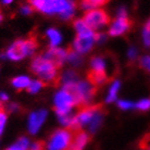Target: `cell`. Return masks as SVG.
<instances>
[{"label":"cell","mask_w":150,"mask_h":150,"mask_svg":"<svg viewBox=\"0 0 150 150\" xmlns=\"http://www.w3.org/2000/svg\"><path fill=\"white\" fill-rule=\"evenodd\" d=\"M119 107L123 110H127V109L133 108V107H135V105H134L133 102L125 101V100H121V101H119Z\"/></svg>","instance_id":"d4e9b609"},{"label":"cell","mask_w":150,"mask_h":150,"mask_svg":"<svg viewBox=\"0 0 150 150\" xmlns=\"http://www.w3.org/2000/svg\"><path fill=\"white\" fill-rule=\"evenodd\" d=\"M30 7L47 14L58 13L62 19H70L75 10V4L71 0H27Z\"/></svg>","instance_id":"7a4b0ae2"},{"label":"cell","mask_w":150,"mask_h":150,"mask_svg":"<svg viewBox=\"0 0 150 150\" xmlns=\"http://www.w3.org/2000/svg\"><path fill=\"white\" fill-rule=\"evenodd\" d=\"M0 97H1V99H2L4 101H6V100H8V97H7V96H6V95H4V94H1V96H0Z\"/></svg>","instance_id":"83f0119b"},{"label":"cell","mask_w":150,"mask_h":150,"mask_svg":"<svg viewBox=\"0 0 150 150\" xmlns=\"http://www.w3.org/2000/svg\"><path fill=\"white\" fill-rule=\"evenodd\" d=\"M33 11H34V9L30 6H25V7L22 8V13H24V14H30Z\"/></svg>","instance_id":"484cf974"},{"label":"cell","mask_w":150,"mask_h":150,"mask_svg":"<svg viewBox=\"0 0 150 150\" xmlns=\"http://www.w3.org/2000/svg\"><path fill=\"white\" fill-rule=\"evenodd\" d=\"M46 148L45 143L42 142H36L30 146V150H44Z\"/></svg>","instance_id":"cb8c5ba5"},{"label":"cell","mask_w":150,"mask_h":150,"mask_svg":"<svg viewBox=\"0 0 150 150\" xmlns=\"http://www.w3.org/2000/svg\"><path fill=\"white\" fill-rule=\"evenodd\" d=\"M136 56H137V52H136V50L134 48L129 49V51H128V57H129V59H135Z\"/></svg>","instance_id":"4316f807"},{"label":"cell","mask_w":150,"mask_h":150,"mask_svg":"<svg viewBox=\"0 0 150 150\" xmlns=\"http://www.w3.org/2000/svg\"><path fill=\"white\" fill-rule=\"evenodd\" d=\"M30 79L27 76H19L12 79V85L14 86L15 89H18L19 91H21L22 89H25L30 86Z\"/></svg>","instance_id":"5bb4252c"},{"label":"cell","mask_w":150,"mask_h":150,"mask_svg":"<svg viewBox=\"0 0 150 150\" xmlns=\"http://www.w3.org/2000/svg\"><path fill=\"white\" fill-rule=\"evenodd\" d=\"M60 69L57 64L47 60L42 56L36 57L30 65V71L37 76L39 81L47 85H59L61 82Z\"/></svg>","instance_id":"6da1fadb"},{"label":"cell","mask_w":150,"mask_h":150,"mask_svg":"<svg viewBox=\"0 0 150 150\" xmlns=\"http://www.w3.org/2000/svg\"><path fill=\"white\" fill-rule=\"evenodd\" d=\"M46 116H47V112L45 110H40L38 112L32 113L28 119V131L30 134H36L40 126L42 125L44 121L46 120Z\"/></svg>","instance_id":"9c48e42d"},{"label":"cell","mask_w":150,"mask_h":150,"mask_svg":"<svg viewBox=\"0 0 150 150\" xmlns=\"http://www.w3.org/2000/svg\"><path fill=\"white\" fill-rule=\"evenodd\" d=\"M143 40L147 47H150V19L147 21L143 30Z\"/></svg>","instance_id":"d6986e66"},{"label":"cell","mask_w":150,"mask_h":150,"mask_svg":"<svg viewBox=\"0 0 150 150\" xmlns=\"http://www.w3.org/2000/svg\"><path fill=\"white\" fill-rule=\"evenodd\" d=\"M2 20V14H1V12H0V21Z\"/></svg>","instance_id":"4dcf8cb0"},{"label":"cell","mask_w":150,"mask_h":150,"mask_svg":"<svg viewBox=\"0 0 150 150\" xmlns=\"http://www.w3.org/2000/svg\"><path fill=\"white\" fill-rule=\"evenodd\" d=\"M1 109H4V107H2V105L0 103V110H1Z\"/></svg>","instance_id":"1f68e13d"},{"label":"cell","mask_w":150,"mask_h":150,"mask_svg":"<svg viewBox=\"0 0 150 150\" xmlns=\"http://www.w3.org/2000/svg\"><path fill=\"white\" fill-rule=\"evenodd\" d=\"M82 20L91 30H99L101 27H105L111 24V19H110L109 14L103 9L88 10L84 14V18Z\"/></svg>","instance_id":"5b68a950"},{"label":"cell","mask_w":150,"mask_h":150,"mask_svg":"<svg viewBox=\"0 0 150 150\" xmlns=\"http://www.w3.org/2000/svg\"><path fill=\"white\" fill-rule=\"evenodd\" d=\"M74 26H75V30H76V32H77V35H79V36H93V35L95 34L94 32L90 30L89 27L84 23L83 20H77V21H75Z\"/></svg>","instance_id":"4fadbf2b"},{"label":"cell","mask_w":150,"mask_h":150,"mask_svg":"<svg viewBox=\"0 0 150 150\" xmlns=\"http://www.w3.org/2000/svg\"><path fill=\"white\" fill-rule=\"evenodd\" d=\"M6 120H7V114H6L4 109H1L0 110V135H1V133H2V131H4Z\"/></svg>","instance_id":"603a6c76"},{"label":"cell","mask_w":150,"mask_h":150,"mask_svg":"<svg viewBox=\"0 0 150 150\" xmlns=\"http://www.w3.org/2000/svg\"><path fill=\"white\" fill-rule=\"evenodd\" d=\"M88 142H89L88 134L83 132L82 129H79V131L75 132L73 140H72L68 150H84Z\"/></svg>","instance_id":"30bf717a"},{"label":"cell","mask_w":150,"mask_h":150,"mask_svg":"<svg viewBox=\"0 0 150 150\" xmlns=\"http://www.w3.org/2000/svg\"><path fill=\"white\" fill-rule=\"evenodd\" d=\"M46 85L44 84V83L41 82V81H34V82H30V86L27 87L26 89L28 93H30V94H35V93H37L38 90L40 89V88H42V87H45Z\"/></svg>","instance_id":"ffe728a7"},{"label":"cell","mask_w":150,"mask_h":150,"mask_svg":"<svg viewBox=\"0 0 150 150\" xmlns=\"http://www.w3.org/2000/svg\"><path fill=\"white\" fill-rule=\"evenodd\" d=\"M132 27V21L128 19L127 16H117L114 21L112 22L111 26L109 30V35L111 36H120L126 33L129 28Z\"/></svg>","instance_id":"52a82bcc"},{"label":"cell","mask_w":150,"mask_h":150,"mask_svg":"<svg viewBox=\"0 0 150 150\" xmlns=\"http://www.w3.org/2000/svg\"><path fill=\"white\" fill-rule=\"evenodd\" d=\"M79 1V6L84 9L87 10H91L94 8L102 7L105 4H108L110 0H77Z\"/></svg>","instance_id":"7c38bea8"},{"label":"cell","mask_w":150,"mask_h":150,"mask_svg":"<svg viewBox=\"0 0 150 150\" xmlns=\"http://www.w3.org/2000/svg\"><path fill=\"white\" fill-rule=\"evenodd\" d=\"M38 48L37 35L30 34L25 39H19L8 49L7 57L13 61H19L24 57L30 56Z\"/></svg>","instance_id":"3957f363"},{"label":"cell","mask_w":150,"mask_h":150,"mask_svg":"<svg viewBox=\"0 0 150 150\" xmlns=\"http://www.w3.org/2000/svg\"><path fill=\"white\" fill-rule=\"evenodd\" d=\"M120 88V82L119 81H115V82L112 84V86L110 88V91H109V95H108V97L105 99V101L107 102H112L113 100H115L116 98V94H117V90Z\"/></svg>","instance_id":"e0dca14e"},{"label":"cell","mask_w":150,"mask_h":150,"mask_svg":"<svg viewBox=\"0 0 150 150\" xmlns=\"http://www.w3.org/2000/svg\"><path fill=\"white\" fill-rule=\"evenodd\" d=\"M146 150H150V144H148L146 147Z\"/></svg>","instance_id":"f546056e"},{"label":"cell","mask_w":150,"mask_h":150,"mask_svg":"<svg viewBox=\"0 0 150 150\" xmlns=\"http://www.w3.org/2000/svg\"><path fill=\"white\" fill-rule=\"evenodd\" d=\"M87 79H88L89 84L98 88L100 85L108 82L109 77H108L105 71H97V70L90 69V71L87 73Z\"/></svg>","instance_id":"8fae6325"},{"label":"cell","mask_w":150,"mask_h":150,"mask_svg":"<svg viewBox=\"0 0 150 150\" xmlns=\"http://www.w3.org/2000/svg\"><path fill=\"white\" fill-rule=\"evenodd\" d=\"M95 34L93 36H76L73 48L77 53H84L89 51L95 42Z\"/></svg>","instance_id":"ba28073f"},{"label":"cell","mask_w":150,"mask_h":150,"mask_svg":"<svg viewBox=\"0 0 150 150\" xmlns=\"http://www.w3.org/2000/svg\"><path fill=\"white\" fill-rule=\"evenodd\" d=\"M2 2H4V4H10V2H12V0H2Z\"/></svg>","instance_id":"f1b7e54d"},{"label":"cell","mask_w":150,"mask_h":150,"mask_svg":"<svg viewBox=\"0 0 150 150\" xmlns=\"http://www.w3.org/2000/svg\"><path fill=\"white\" fill-rule=\"evenodd\" d=\"M47 36L50 39V47H56L57 45H59L61 41V35L57 30H47Z\"/></svg>","instance_id":"2e32d148"},{"label":"cell","mask_w":150,"mask_h":150,"mask_svg":"<svg viewBox=\"0 0 150 150\" xmlns=\"http://www.w3.org/2000/svg\"><path fill=\"white\" fill-rule=\"evenodd\" d=\"M75 132V129L68 127L56 131L46 145V150H68L73 140Z\"/></svg>","instance_id":"277c9868"},{"label":"cell","mask_w":150,"mask_h":150,"mask_svg":"<svg viewBox=\"0 0 150 150\" xmlns=\"http://www.w3.org/2000/svg\"><path fill=\"white\" fill-rule=\"evenodd\" d=\"M135 107L137 109L142 110V111H147L150 109V99H143L138 101L135 105Z\"/></svg>","instance_id":"44dd1931"},{"label":"cell","mask_w":150,"mask_h":150,"mask_svg":"<svg viewBox=\"0 0 150 150\" xmlns=\"http://www.w3.org/2000/svg\"><path fill=\"white\" fill-rule=\"evenodd\" d=\"M139 64H140V67H142L144 70L150 72V56L143 57V58L140 59V61H139Z\"/></svg>","instance_id":"7402d4cb"},{"label":"cell","mask_w":150,"mask_h":150,"mask_svg":"<svg viewBox=\"0 0 150 150\" xmlns=\"http://www.w3.org/2000/svg\"><path fill=\"white\" fill-rule=\"evenodd\" d=\"M75 101L72 95L68 93L67 90H61L60 93H58L54 98V111L59 117L64 115H69L71 109L74 107Z\"/></svg>","instance_id":"8992f818"},{"label":"cell","mask_w":150,"mask_h":150,"mask_svg":"<svg viewBox=\"0 0 150 150\" xmlns=\"http://www.w3.org/2000/svg\"><path fill=\"white\" fill-rule=\"evenodd\" d=\"M91 69L93 70H97V71H105V64L103 59L101 58H94L91 60Z\"/></svg>","instance_id":"ac0fdd59"},{"label":"cell","mask_w":150,"mask_h":150,"mask_svg":"<svg viewBox=\"0 0 150 150\" xmlns=\"http://www.w3.org/2000/svg\"><path fill=\"white\" fill-rule=\"evenodd\" d=\"M30 140L26 137H21V138L12 144L10 147H8L6 150H30Z\"/></svg>","instance_id":"9a60e30c"}]
</instances>
